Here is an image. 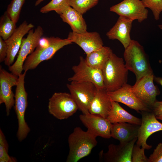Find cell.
I'll return each instance as SVG.
<instances>
[{
    "label": "cell",
    "instance_id": "f1b7e54d",
    "mask_svg": "<svg viewBox=\"0 0 162 162\" xmlns=\"http://www.w3.org/2000/svg\"><path fill=\"white\" fill-rule=\"evenodd\" d=\"M8 145L2 130H0V162H14L16 159L8 154Z\"/></svg>",
    "mask_w": 162,
    "mask_h": 162
},
{
    "label": "cell",
    "instance_id": "f546056e",
    "mask_svg": "<svg viewBox=\"0 0 162 162\" xmlns=\"http://www.w3.org/2000/svg\"><path fill=\"white\" fill-rule=\"evenodd\" d=\"M146 8H149L152 13L154 19L159 20L162 12V0H140Z\"/></svg>",
    "mask_w": 162,
    "mask_h": 162
},
{
    "label": "cell",
    "instance_id": "5bb4252c",
    "mask_svg": "<svg viewBox=\"0 0 162 162\" xmlns=\"http://www.w3.org/2000/svg\"><path fill=\"white\" fill-rule=\"evenodd\" d=\"M131 86L127 83L116 91L108 92V94L112 101L122 103L138 112L151 111L132 91Z\"/></svg>",
    "mask_w": 162,
    "mask_h": 162
},
{
    "label": "cell",
    "instance_id": "74e56055",
    "mask_svg": "<svg viewBox=\"0 0 162 162\" xmlns=\"http://www.w3.org/2000/svg\"><path fill=\"white\" fill-rule=\"evenodd\" d=\"M158 26L160 29L162 30V24L158 25Z\"/></svg>",
    "mask_w": 162,
    "mask_h": 162
},
{
    "label": "cell",
    "instance_id": "d4e9b609",
    "mask_svg": "<svg viewBox=\"0 0 162 162\" xmlns=\"http://www.w3.org/2000/svg\"><path fill=\"white\" fill-rule=\"evenodd\" d=\"M16 28V23L6 11L0 18V37L4 40H7L12 35Z\"/></svg>",
    "mask_w": 162,
    "mask_h": 162
},
{
    "label": "cell",
    "instance_id": "4fadbf2b",
    "mask_svg": "<svg viewBox=\"0 0 162 162\" xmlns=\"http://www.w3.org/2000/svg\"><path fill=\"white\" fill-rule=\"evenodd\" d=\"M18 76L7 72L0 66V104L4 103L6 115L8 116L10 111L15 104V95L13 92V86H16Z\"/></svg>",
    "mask_w": 162,
    "mask_h": 162
},
{
    "label": "cell",
    "instance_id": "e575fe53",
    "mask_svg": "<svg viewBox=\"0 0 162 162\" xmlns=\"http://www.w3.org/2000/svg\"><path fill=\"white\" fill-rule=\"evenodd\" d=\"M154 80L162 87V77L154 76Z\"/></svg>",
    "mask_w": 162,
    "mask_h": 162
},
{
    "label": "cell",
    "instance_id": "277c9868",
    "mask_svg": "<svg viewBox=\"0 0 162 162\" xmlns=\"http://www.w3.org/2000/svg\"><path fill=\"white\" fill-rule=\"evenodd\" d=\"M49 38L50 44L48 46L41 47L38 45L35 50L27 57L23 66L24 72L34 69L41 62L51 58L64 46L72 43L68 38L62 39L52 37Z\"/></svg>",
    "mask_w": 162,
    "mask_h": 162
},
{
    "label": "cell",
    "instance_id": "8d00e7d4",
    "mask_svg": "<svg viewBox=\"0 0 162 162\" xmlns=\"http://www.w3.org/2000/svg\"><path fill=\"white\" fill-rule=\"evenodd\" d=\"M156 118L158 120H160L162 121V116H156Z\"/></svg>",
    "mask_w": 162,
    "mask_h": 162
},
{
    "label": "cell",
    "instance_id": "8fae6325",
    "mask_svg": "<svg viewBox=\"0 0 162 162\" xmlns=\"http://www.w3.org/2000/svg\"><path fill=\"white\" fill-rule=\"evenodd\" d=\"M140 0H124L111 6L110 11L141 23L148 18V10Z\"/></svg>",
    "mask_w": 162,
    "mask_h": 162
},
{
    "label": "cell",
    "instance_id": "d6986e66",
    "mask_svg": "<svg viewBox=\"0 0 162 162\" xmlns=\"http://www.w3.org/2000/svg\"><path fill=\"white\" fill-rule=\"evenodd\" d=\"M133 20L119 16L115 25L107 32L106 35L110 40H118L124 49L130 44L132 40L130 32Z\"/></svg>",
    "mask_w": 162,
    "mask_h": 162
},
{
    "label": "cell",
    "instance_id": "8992f818",
    "mask_svg": "<svg viewBox=\"0 0 162 162\" xmlns=\"http://www.w3.org/2000/svg\"><path fill=\"white\" fill-rule=\"evenodd\" d=\"M43 32V28L39 26L34 31L31 29L27 37L23 38L17 59L9 67V70L12 74L18 76L22 74L23 65L28 55L32 53L38 46Z\"/></svg>",
    "mask_w": 162,
    "mask_h": 162
},
{
    "label": "cell",
    "instance_id": "836d02e7",
    "mask_svg": "<svg viewBox=\"0 0 162 162\" xmlns=\"http://www.w3.org/2000/svg\"><path fill=\"white\" fill-rule=\"evenodd\" d=\"M156 116H162V101H157L151 109Z\"/></svg>",
    "mask_w": 162,
    "mask_h": 162
},
{
    "label": "cell",
    "instance_id": "52a82bcc",
    "mask_svg": "<svg viewBox=\"0 0 162 162\" xmlns=\"http://www.w3.org/2000/svg\"><path fill=\"white\" fill-rule=\"evenodd\" d=\"M78 109L76 103L70 93L55 92L49 99V112L58 119L68 118L75 113Z\"/></svg>",
    "mask_w": 162,
    "mask_h": 162
},
{
    "label": "cell",
    "instance_id": "603a6c76",
    "mask_svg": "<svg viewBox=\"0 0 162 162\" xmlns=\"http://www.w3.org/2000/svg\"><path fill=\"white\" fill-rule=\"evenodd\" d=\"M106 118L111 124L127 122L140 125L141 119L131 115L124 109L118 102L112 101V107Z\"/></svg>",
    "mask_w": 162,
    "mask_h": 162
},
{
    "label": "cell",
    "instance_id": "83f0119b",
    "mask_svg": "<svg viewBox=\"0 0 162 162\" xmlns=\"http://www.w3.org/2000/svg\"><path fill=\"white\" fill-rule=\"evenodd\" d=\"M25 0H12L8 5L7 12L16 23L18 21L22 7Z\"/></svg>",
    "mask_w": 162,
    "mask_h": 162
},
{
    "label": "cell",
    "instance_id": "2e32d148",
    "mask_svg": "<svg viewBox=\"0 0 162 162\" xmlns=\"http://www.w3.org/2000/svg\"><path fill=\"white\" fill-rule=\"evenodd\" d=\"M34 27L32 23H28L25 20L16 28L12 35L5 40L8 47L7 55L4 61L6 65L9 67L12 64L20 48L23 37Z\"/></svg>",
    "mask_w": 162,
    "mask_h": 162
},
{
    "label": "cell",
    "instance_id": "1f68e13d",
    "mask_svg": "<svg viewBox=\"0 0 162 162\" xmlns=\"http://www.w3.org/2000/svg\"><path fill=\"white\" fill-rule=\"evenodd\" d=\"M148 158L149 162H162V142L158 144Z\"/></svg>",
    "mask_w": 162,
    "mask_h": 162
},
{
    "label": "cell",
    "instance_id": "ac0fdd59",
    "mask_svg": "<svg viewBox=\"0 0 162 162\" xmlns=\"http://www.w3.org/2000/svg\"><path fill=\"white\" fill-rule=\"evenodd\" d=\"M68 38L79 45L87 55L103 46L99 34L96 32H70Z\"/></svg>",
    "mask_w": 162,
    "mask_h": 162
},
{
    "label": "cell",
    "instance_id": "cb8c5ba5",
    "mask_svg": "<svg viewBox=\"0 0 162 162\" xmlns=\"http://www.w3.org/2000/svg\"><path fill=\"white\" fill-rule=\"evenodd\" d=\"M113 53L112 50L110 47L103 46L86 55L85 58L86 62L89 66L97 69L102 70Z\"/></svg>",
    "mask_w": 162,
    "mask_h": 162
},
{
    "label": "cell",
    "instance_id": "44dd1931",
    "mask_svg": "<svg viewBox=\"0 0 162 162\" xmlns=\"http://www.w3.org/2000/svg\"><path fill=\"white\" fill-rule=\"evenodd\" d=\"M112 102L105 88L97 89L91 103L89 113L106 118L112 107Z\"/></svg>",
    "mask_w": 162,
    "mask_h": 162
},
{
    "label": "cell",
    "instance_id": "ba28073f",
    "mask_svg": "<svg viewBox=\"0 0 162 162\" xmlns=\"http://www.w3.org/2000/svg\"><path fill=\"white\" fill-rule=\"evenodd\" d=\"M70 94L83 114L89 113L91 103L97 90L92 83L86 82H71L67 84Z\"/></svg>",
    "mask_w": 162,
    "mask_h": 162
},
{
    "label": "cell",
    "instance_id": "5b68a950",
    "mask_svg": "<svg viewBox=\"0 0 162 162\" xmlns=\"http://www.w3.org/2000/svg\"><path fill=\"white\" fill-rule=\"evenodd\" d=\"M26 73V72H24L18 76L14 98V109L18 122L17 136L18 140L20 142L26 137L30 131L25 118V112L28 106V94L24 86Z\"/></svg>",
    "mask_w": 162,
    "mask_h": 162
},
{
    "label": "cell",
    "instance_id": "e0dca14e",
    "mask_svg": "<svg viewBox=\"0 0 162 162\" xmlns=\"http://www.w3.org/2000/svg\"><path fill=\"white\" fill-rule=\"evenodd\" d=\"M137 137L126 143L116 145H109L108 150L105 153L101 152V157L107 162H132V152Z\"/></svg>",
    "mask_w": 162,
    "mask_h": 162
},
{
    "label": "cell",
    "instance_id": "3957f363",
    "mask_svg": "<svg viewBox=\"0 0 162 162\" xmlns=\"http://www.w3.org/2000/svg\"><path fill=\"white\" fill-rule=\"evenodd\" d=\"M124 49L123 56L126 67L135 74L136 80L153 73L143 47L137 41L132 40Z\"/></svg>",
    "mask_w": 162,
    "mask_h": 162
},
{
    "label": "cell",
    "instance_id": "9c48e42d",
    "mask_svg": "<svg viewBox=\"0 0 162 162\" xmlns=\"http://www.w3.org/2000/svg\"><path fill=\"white\" fill-rule=\"evenodd\" d=\"M154 76L153 73L143 76L136 79L131 87L132 91L151 110L160 94L158 88L154 83Z\"/></svg>",
    "mask_w": 162,
    "mask_h": 162
},
{
    "label": "cell",
    "instance_id": "9a60e30c",
    "mask_svg": "<svg viewBox=\"0 0 162 162\" xmlns=\"http://www.w3.org/2000/svg\"><path fill=\"white\" fill-rule=\"evenodd\" d=\"M79 118L89 131L96 136L106 139L111 138L112 124L107 119L100 116L88 113L79 116Z\"/></svg>",
    "mask_w": 162,
    "mask_h": 162
},
{
    "label": "cell",
    "instance_id": "6da1fadb",
    "mask_svg": "<svg viewBox=\"0 0 162 162\" xmlns=\"http://www.w3.org/2000/svg\"><path fill=\"white\" fill-rule=\"evenodd\" d=\"M97 137L87 130L76 127L68 139L69 152L67 162H77L88 156L97 145Z\"/></svg>",
    "mask_w": 162,
    "mask_h": 162
},
{
    "label": "cell",
    "instance_id": "d6a6232c",
    "mask_svg": "<svg viewBox=\"0 0 162 162\" xmlns=\"http://www.w3.org/2000/svg\"><path fill=\"white\" fill-rule=\"evenodd\" d=\"M8 47L5 40L0 37V62L4 61L7 55Z\"/></svg>",
    "mask_w": 162,
    "mask_h": 162
},
{
    "label": "cell",
    "instance_id": "7402d4cb",
    "mask_svg": "<svg viewBox=\"0 0 162 162\" xmlns=\"http://www.w3.org/2000/svg\"><path fill=\"white\" fill-rule=\"evenodd\" d=\"M63 21L70 26L73 32L81 33L87 31V25L82 15L70 6L59 14Z\"/></svg>",
    "mask_w": 162,
    "mask_h": 162
},
{
    "label": "cell",
    "instance_id": "4dcf8cb0",
    "mask_svg": "<svg viewBox=\"0 0 162 162\" xmlns=\"http://www.w3.org/2000/svg\"><path fill=\"white\" fill-rule=\"evenodd\" d=\"M145 150L136 144H134L132 152V162H149L148 158L145 155Z\"/></svg>",
    "mask_w": 162,
    "mask_h": 162
},
{
    "label": "cell",
    "instance_id": "484cf974",
    "mask_svg": "<svg viewBox=\"0 0 162 162\" xmlns=\"http://www.w3.org/2000/svg\"><path fill=\"white\" fill-rule=\"evenodd\" d=\"M70 0H52L49 3L41 8L40 12L48 13L51 11H55L59 14L66 7L70 6Z\"/></svg>",
    "mask_w": 162,
    "mask_h": 162
},
{
    "label": "cell",
    "instance_id": "4316f807",
    "mask_svg": "<svg viewBox=\"0 0 162 162\" xmlns=\"http://www.w3.org/2000/svg\"><path fill=\"white\" fill-rule=\"evenodd\" d=\"M98 0H70V6L82 14L98 3Z\"/></svg>",
    "mask_w": 162,
    "mask_h": 162
},
{
    "label": "cell",
    "instance_id": "30bf717a",
    "mask_svg": "<svg viewBox=\"0 0 162 162\" xmlns=\"http://www.w3.org/2000/svg\"><path fill=\"white\" fill-rule=\"evenodd\" d=\"M74 74L68 78L70 82H89L93 83L97 89L105 88L101 70L94 68L88 65L83 57H80V62L73 66Z\"/></svg>",
    "mask_w": 162,
    "mask_h": 162
},
{
    "label": "cell",
    "instance_id": "7a4b0ae2",
    "mask_svg": "<svg viewBox=\"0 0 162 162\" xmlns=\"http://www.w3.org/2000/svg\"><path fill=\"white\" fill-rule=\"evenodd\" d=\"M104 84L108 92L116 91L127 83L128 70L123 58L113 53L102 69Z\"/></svg>",
    "mask_w": 162,
    "mask_h": 162
},
{
    "label": "cell",
    "instance_id": "d590c367",
    "mask_svg": "<svg viewBox=\"0 0 162 162\" xmlns=\"http://www.w3.org/2000/svg\"><path fill=\"white\" fill-rule=\"evenodd\" d=\"M44 0H37L35 3V5L37 6L40 4Z\"/></svg>",
    "mask_w": 162,
    "mask_h": 162
},
{
    "label": "cell",
    "instance_id": "ffe728a7",
    "mask_svg": "<svg viewBox=\"0 0 162 162\" xmlns=\"http://www.w3.org/2000/svg\"><path fill=\"white\" fill-rule=\"evenodd\" d=\"M140 125L127 122L112 124L111 137L119 141L120 143H126L137 137Z\"/></svg>",
    "mask_w": 162,
    "mask_h": 162
},
{
    "label": "cell",
    "instance_id": "7c38bea8",
    "mask_svg": "<svg viewBox=\"0 0 162 162\" xmlns=\"http://www.w3.org/2000/svg\"><path fill=\"white\" fill-rule=\"evenodd\" d=\"M141 112L142 122L139 129L136 144L145 149L148 150L152 148V146L147 144L148 138L154 133L162 131V123L158 120L152 110Z\"/></svg>",
    "mask_w": 162,
    "mask_h": 162
}]
</instances>
